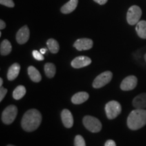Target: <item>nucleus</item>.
I'll use <instances>...</instances> for the list:
<instances>
[{
    "instance_id": "nucleus-1",
    "label": "nucleus",
    "mask_w": 146,
    "mask_h": 146,
    "mask_svg": "<svg viewBox=\"0 0 146 146\" xmlns=\"http://www.w3.org/2000/svg\"><path fill=\"white\" fill-rule=\"evenodd\" d=\"M42 116L39 110L31 109L24 114L21 120L23 129L27 132H32L38 129L41 123Z\"/></svg>"
},
{
    "instance_id": "nucleus-2",
    "label": "nucleus",
    "mask_w": 146,
    "mask_h": 146,
    "mask_svg": "<svg viewBox=\"0 0 146 146\" xmlns=\"http://www.w3.org/2000/svg\"><path fill=\"white\" fill-rule=\"evenodd\" d=\"M127 126L131 130L136 131L146 125V110L135 109L127 118Z\"/></svg>"
},
{
    "instance_id": "nucleus-3",
    "label": "nucleus",
    "mask_w": 146,
    "mask_h": 146,
    "mask_svg": "<svg viewBox=\"0 0 146 146\" xmlns=\"http://www.w3.org/2000/svg\"><path fill=\"white\" fill-rule=\"evenodd\" d=\"M83 125L87 130L92 133H98L102 130V125L100 120L91 116H85L83 120Z\"/></svg>"
},
{
    "instance_id": "nucleus-4",
    "label": "nucleus",
    "mask_w": 146,
    "mask_h": 146,
    "mask_svg": "<svg viewBox=\"0 0 146 146\" xmlns=\"http://www.w3.org/2000/svg\"><path fill=\"white\" fill-rule=\"evenodd\" d=\"M105 110L108 118L110 120H112L117 117L121 113L122 107L119 102L112 100L106 104Z\"/></svg>"
},
{
    "instance_id": "nucleus-5",
    "label": "nucleus",
    "mask_w": 146,
    "mask_h": 146,
    "mask_svg": "<svg viewBox=\"0 0 146 146\" xmlns=\"http://www.w3.org/2000/svg\"><path fill=\"white\" fill-rule=\"evenodd\" d=\"M18 114L17 107L14 105L8 106L3 111L1 120L5 125H10L14 122Z\"/></svg>"
},
{
    "instance_id": "nucleus-6",
    "label": "nucleus",
    "mask_w": 146,
    "mask_h": 146,
    "mask_svg": "<svg viewBox=\"0 0 146 146\" xmlns=\"http://www.w3.org/2000/svg\"><path fill=\"white\" fill-rule=\"evenodd\" d=\"M142 14L141 8L137 5H132L129 9L127 14V21L130 25H137L139 22Z\"/></svg>"
},
{
    "instance_id": "nucleus-7",
    "label": "nucleus",
    "mask_w": 146,
    "mask_h": 146,
    "mask_svg": "<svg viewBox=\"0 0 146 146\" xmlns=\"http://www.w3.org/2000/svg\"><path fill=\"white\" fill-rule=\"evenodd\" d=\"M112 78V73L110 71L102 72L95 78L93 83V87L96 89L102 88L111 81Z\"/></svg>"
},
{
    "instance_id": "nucleus-8",
    "label": "nucleus",
    "mask_w": 146,
    "mask_h": 146,
    "mask_svg": "<svg viewBox=\"0 0 146 146\" xmlns=\"http://www.w3.org/2000/svg\"><path fill=\"white\" fill-rule=\"evenodd\" d=\"M137 78L135 76H128L122 81L120 84V89L125 91L133 90L137 85Z\"/></svg>"
},
{
    "instance_id": "nucleus-9",
    "label": "nucleus",
    "mask_w": 146,
    "mask_h": 146,
    "mask_svg": "<svg viewBox=\"0 0 146 146\" xmlns=\"http://www.w3.org/2000/svg\"><path fill=\"white\" fill-rule=\"evenodd\" d=\"M94 42L90 39L87 38H82V39H78L74 42V46L76 50L78 51L83 50H88L92 48Z\"/></svg>"
},
{
    "instance_id": "nucleus-10",
    "label": "nucleus",
    "mask_w": 146,
    "mask_h": 146,
    "mask_svg": "<svg viewBox=\"0 0 146 146\" xmlns=\"http://www.w3.org/2000/svg\"><path fill=\"white\" fill-rule=\"evenodd\" d=\"M30 36V31H29V27L25 25L19 29L16 35V39L18 43L23 45L25 44L28 41Z\"/></svg>"
},
{
    "instance_id": "nucleus-11",
    "label": "nucleus",
    "mask_w": 146,
    "mask_h": 146,
    "mask_svg": "<svg viewBox=\"0 0 146 146\" xmlns=\"http://www.w3.org/2000/svg\"><path fill=\"white\" fill-rule=\"evenodd\" d=\"M91 63V58L87 56H78L74 58L71 62V66L74 68H81L87 66Z\"/></svg>"
},
{
    "instance_id": "nucleus-12",
    "label": "nucleus",
    "mask_w": 146,
    "mask_h": 146,
    "mask_svg": "<svg viewBox=\"0 0 146 146\" xmlns=\"http://www.w3.org/2000/svg\"><path fill=\"white\" fill-rule=\"evenodd\" d=\"M61 118L62 123L65 127L71 128L74 124V120H73V116L72 113L69 110L64 109L63 110L61 113Z\"/></svg>"
},
{
    "instance_id": "nucleus-13",
    "label": "nucleus",
    "mask_w": 146,
    "mask_h": 146,
    "mask_svg": "<svg viewBox=\"0 0 146 146\" xmlns=\"http://www.w3.org/2000/svg\"><path fill=\"white\" fill-rule=\"evenodd\" d=\"M133 106L136 109L146 108V93L137 96L133 100Z\"/></svg>"
},
{
    "instance_id": "nucleus-14",
    "label": "nucleus",
    "mask_w": 146,
    "mask_h": 146,
    "mask_svg": "<svg viewBox=\"0 0 146 146\" xmlns=\"http://www.w3.org/2000/svg\"><path fill=\"white\" fill-rule=\"evenodd\" d=\"M89 96L87 92H78L72 97L71 101L74 104H81L89 99Z\"/></svg>"
},
{
    "instance_id": "nucleus-15",
    "label": "nucleus",
    "mask_w": 146,
    "mask_h": 146,
    "mask_svg": "<svg viewBox=\"0 0 146 146\" xmlns=\"http://www.w3.org/2000/svg\"><path fill=\"white\" fill-rule=\"evenodd\" d=\"M20 70H21V66L19 64L14 63L11 66L10 68L8 69V74H7L9 81H14V79H16L19 74Z\"/></svg>"
},
{
    "instance_id": "nucleus-16",
    "label": "nucleus",
    "mask_w": 146,
    "mask_h": 146,
    "mask_svg": "<svg viewBox=\"0 0 146 146\" xmlns=\"http://www.w3.org/2000/svg\"><path fill=\"white\" fill-rule=\"evenodd\" d=\"M78 3V0H70L68 2L65 3L61 8V12L63 14H67L72 12L75 10Z\"/></svg>"
},
{
    "instance_id": "nucleus-17",
    "label": "nucleus",
    "mask_w": 146,
    "mask_h": 146,
    "mask_svg": "<svg viewBox=\"0 0 146 146\" xmlns=\"http://www.w3.org/2000/svg\"><path fill=\"white\" fill-rule=\"evenodd\" d=\"M28 74L32 81L35 82V83H39L41 81L42 78L41 74H40L39 70L33 66H30L28 68Z\"/></svg>"
},
{
    "instance_id": "nucleus-18",
    "label": "nucleus",
    "mask_w": 146,
    "mask_h": 146,
    "mask_svg": "<svg viewBox=\"0 0 146 146\" xmlns=\"http://www.w3.org/2000/svg\"><path fill=\"white\" fill-rule=\"evenodd\" d=\"M136 31L138 36L141 39H146V21H141L137 24Z\"/></svg>"
},
{
    "instance_id": "nucleus-19",
    "label": "nucleus",
    "mask_w": 146,
    "mask_h": 146,
    "mask_svg": "<svg viewBox=\"0 0 146 146\" xmlns=\"http://www.w3.org/2000/svg\"><path fill=\"white\" fill-rule=\"evenodd\" d=\"M12 51V45L8 40L5 39L1 43L0 45V53L1 56H7Z\"/></svg>"
},
{
    "instance_id": "nucleus-20",
    "label": "nucleus",
    "mask_w": 146,
    "mask_h": 146,
    "mask_svg": "<svg viewBox=\"0 0 146 146\" xmlns=\"http://www.w3.org/2000/svg\"><path fill=\"white\" fill-rule=\"evenodd\" d=\"M25 94H26V88L23 85H19L14 89L12 96L14 99L18 100L22 99L25 96Z\"/></svg>"
},
{
    "instance_id": "nucleus-21",
    "label": "nucleus",
    "mask_w": 146,
    "mask_h": 146,
    "mask_svg": "<svg viewBox=\"0 0 146 146\" xmlns=\"http://www.w3.org/2000/svg\"><path fill=\"white\" fill-rule=\"evenodd\" d=\"M44 70L47 77L52 78L56 74V68L53 63H47L45 64Z\"/></svg>"
},
{
    "instance_id": "nucleus-22",
    "label": "nucleus",
    "mask_w": 146,
    "mask_h": 146,
    "mask_svg": "<svg viewBox=\"0 0 146 146\" xmlns=\"http://www.w3.org/2000/svg\"><path fill=\"white\" fill-rule=\"evenodd\" d=\"M47 47H48L49 50H50L52 54H57V53L59 52V44H58V41L54 39H50L47 40Z\"/></svg>"
},
{
    "instance_id": "nucleus-23",
    "label": "nucleus",
    "mask_w": 146,
    "mask_h": 146,
    "mask_svg": "<svg viewBox=\"0 0 146 146\" xmlns=\"http://www.w3.org/2000/svg\"><path fill=\"white\" fill-rule=\"evenodd\" d=\"M74 146H86L84 138L81 135H76L74 139Z\"/></svg>"
},
{
    "instance_id": "nucleus-24",
    "label": "nucleus",
    "mask_w": 146,
    "mask_h": 146,
    "mask_svg": "<svg viewBox=\"0 0 146 146\" xmlns=\"http://www.w3.org/2000/svg\"><path fill=\"white\" fill-rule=\"evenodd\" d=\"M33 56L35 59L39 60V61H42V60H44V56H43V54L36 50L33 51Z\"/></svg>"
},
{
    "instance_id": "nucleus-25",
    "label": "nucleus",
    "mask_w": 146,
    "mask_h": 146,
    "mask_svg": "<svg viewBox=\"0 0 146 146\" xmlns=\"http://www.w3.org/2000/svg\"><path fill=\"white\" fill-rule=\"evenodd\" d=\"M0 3L1 5H5L8 8H14V3L12 0H0Z\"/></svg>"
},
{
    "instance_id": "nucleus-26",
    "label": "nucleus",
    "mask_w": 146,
    "mask_h": 146,
    "mask_svg": "<svg viewBox=\"0 0 146 146\" xmlns=\"http://www.w3.org/2000/svg\"><path fill=\"white\" fill-rule=\"evenodd\" d=\"M0 102H1L3 100V98H5V95H6L7 92H8V90L6 89L3 88V87H0Z\"/></svg>"
},
{
    "instance_id": "nucleus-27",
    "label": "nucleus",
    "mask_w": 146,
    "mask_h": 146,
    "mask_svg": "<svg viewBox=\"0 0 146 146\" xmlns=\"http://www.w3.org/2000/svg\"><path fill=\"white\" fill-rule=\"evenodd\" d=\"M104 146H116V143L112 139H109L105 143Z\"/></svg>"
},
{
    "instance_id": "nucleus-28",
    "label": "nucleus",
    "mask_w": 146,
    "mask_h": 146,
    "mask_svg": "<svg viewBox=\"0 0 146 146\" xmlns=\"http://www.w3.org/2000/svg\"><path fill=\"white\" fill-rule=\"evenodd\" d=\"M94 1L100 5H104L107 3L108 0H94Z\"/></svg>"
},
{
    "instance_id": "nucleus-29",
    "label": "nucleus",
    "mask_w": 146,
    "mask_h": 146,
    "mask_svg": "<svg viewBox=\"0 0 146 146\" xmlns=\"http://www.w3.org/2000/svg\"><path fill=\"white\" fill-rule=\"evenodd\" d=\"M5 27H6V25H5V22L3 21L2 20H1V21H0V29H1V30L4 29L5 28Z\"/></svg>"
},
{
    "instance_id": "nucleus-30",
    "label": "nucleus",
    "mask_w": 146,
    "mask_h": 146,
    "mask_svg": "<svg viewBox=\"0 0 146 146\" xmlns=\"http://www.w3.org/2000/svg\"><path fill=\"white\" fill-rule=\"evenodd\" d=\"M46 52H47V50L45 48H42L40 50V52H41L42 54H45V53H46Z\"/></svg>"
},
{
    "instance_id": "nucleus-31",
    "label": "nucleus",
    "mask_w": 146,
    "mask_h": 146,
    "mask_svg": "<svg viewBox=\"0 0 146 146\" xmlns=\"http://www.w3.org/2000/svg\"><path fill=\"white\" fill-rule=\"evenodd\" d=\"M2 85H3V79L2 78H0V87H2Z\"/></svg>"
},
{
    "instance_id": "nucleus-32",
    "label": "nucleus",
    "mask_w": 146,
    "mask_h": 146,
    "mask_svg": "<svg viewBox=\"0 0 146 146\" xmlns=\"http://www.w3.org/2000/svg\"><path fill=\"white\" fill-rule=\"evenodd\" d=\"M144 60H145V61L146 62V54L144 55Z\"/></svg>"
},
{
    "instance_id": "nucleus-33",
    "label": "nucleus",
    "mask_w": 146,
    "mask_h": 146,
    "mask_svg": "<svg viewBox=\"0 0 146 146\" xmlns=\"http://www.w3.org/2000/svg\"><path fill=\"white\" fill-rule=\"evenodd\" d=\"M7 146H15V145H7Z\"/></svg>"
}]
</instances>
